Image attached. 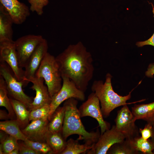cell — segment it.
Here are the masks:
<instances>
[{
    "instance_id": "cell-20",
    "label": "cell",
    "mask_w": 154,
    "mask_h": 154,
    "mask_svg": "<svg viewBox=\"0 0 154 154\" xmlns=\"http://www.w3.org/2000/svg\"><path fill=\"white\" fill-rule=\"evenodd\" d=\"M0 129L18 140L24 141L27 139L22 132L16 119L0 121Z\"/></svg>"
},
{
    "instance_id": "cell-33",
    "label": "cell",
    "mask_w": 154,
    "mask_h": 154,
    "mask_svg": "<svg viewBox=\"0 0 154 154\" xmlns=\"http://www.w3.org/2000/svg\"><path fill=\"white\" fill-rule=\"evenodd\" d=\"M145 75L147 77L153 78L154 75V63L150 64L148 66L147 70L145 72Z\"/></svg>"
},
{
    "instance_id": "cell-5",
    "label": "cell",
    "mask_w": 154,
    "mask_h": 154,
    "mask_svg": "<svg viewBox=\"0 0 154 154\" xmlns=\"http://www.w3.org/2000/svg\"><path fill=\"white\" fill-rule=\"evenodd\" d=\"M0 62V75L5 81L8 94L11 98L23 103L28 109L33 99L26 95L23 90V86H26L28 83L26 81H18L8 65L4 62Z\"/></svg>"
},
{
    "instance_id": "cell-2",
    "label": "cell",
    "mask_w": 154,
    "mask_h": 154,
    "mask_svg": "<svg viewBox=\"0 0 154 154\" xmlns=\"http://www.w3.org/2000/svg\"><path fill=\"white\" fill-rule=\"evenodd\" d=\"M77 100L73 98L64 101L65 116L62 130V134L66 140L73 134L79 135L78 140H83L85 143L90 145L95 143L101 134L98 129L96 132H89L85 129L81 119V116L77 108Z\"/></svg>"
},
{
    "instance_id": "cell-3",
    "label": "cell",
    "mask_w": 154,
    "mask_h": 154,
    "mask_svg": "<svg viewBox=\"0 0 154 154\" xmlns=\"http://www.w3.org/2000/svg\"><path fill=\"white\" fill-rule=\"evenodd\" d=\"M112 77V75L108 73L104 83L102 80H95L91 86L92 91L99 100L104 118L108 117L113 110L119 106L134 103H126L131 98L132 91L128 95L124 96H120L114 92L111 83Z\"/></svg>"
},
{
    "instance_id": "cell-25",
    "label": "cell",
    "mask_w": 154,
    "mask_h": 154,
    "mask_svg": "<svg viewBox=\"0 0 154 154\" xmlns=\"http://www.w3.org/2000/svg\"><path fill=\"white\" fill-rule=\"evenodd\" d=\"M133 142L138 151L144 154H154L153 146L150 139H145L139 136L135 138Z\"/></svg>"
},
{
    "instance_id": "cell-4",
    "label": "cell",
    "mask_w": 154,
    "mask_h": 154,
    "mask_svg": "<svg viewBox=\"0 0 154 154\" xmlns=\"http://www.w3.org/2000/svg\"><path fill=\"white\" fill-rule=\"evenodd\" d=\"M35 76L43 78L51 98L61 89L62 79L56 57L47 52L37 71Z\"/></svg>"
},
{
    "instance_id": "cell-15",
    "label": "cell",
    "mask_w": 154,
    "mask_h": 154,
    "mask_svg": "<svg viewBox=\"0 0 154 154\" xmlns=\"http://www.w3.org/2000/svg\"><path fill=\"white\" fill-rule=\"evenodd\" d=\"M48 119L31 121L21 131L27 139L33 141L46 142V135L48 131Z\"/></svg>"
},
{
    "instance_id": "cell-23",
    "label": "cell",
    "mask_w": 154,
    "mask_h": 154,
    "mask_svg": "<svg viewBox=\"0 0 154 154\" xmlns=\"http://www.w3.org/2000/svg\"><path fill=\"white\" fill-rule=\"evenodd\" d=\"M65 114L64 106H59L53 114L48 124V131L52 132H62Z\"/></svg>"
},
{
    "instance_id": "cell-19",
    "label": "cell",
    "mask_w": 154,
    "mask_h": 154,
    "mask_svg": "<svg viewBox=\"0 0 154 154\" xmlns=\"http://www.w3.org/2000/svg\"><path fill=\"white\" fill-rule=\"evenodd\" d=\"M46 141L52 150L51 154H60L65 148L66 142L62 132H52L48 131L46 135Z\"/></svg>"
},
{
    "instance_id": "cell-6",
    "label": "cell",
    "mask_w": 154,
    "mask_h": 154,
    "mask_svg": "<svg viewBox=\"0 0 154 154\" xmlns=\"http://www.w3.org/2000/svg\"><path fill=\"white\" fill-rule=\"evenodd\" d=\"M62 83L61 89L51 98L50 104L49 121L55 110L63 102L72 98L81 101L85 99L84 92L79 89L68 78L65 76H62Z\"/></svg>"
},
{
    "instance_id": "cell-27",
    "label": "cell",
    "mask_w": 154,
    "mask_h": 154,
    "mask_svg": "<svg viewBox=\"0 0 154 154\" xmlns=\"http://www.w3.org/2000/svg\"><path fill=\"white\" fill-rule=\"evenodd\" d=\"M50 112V104H47L30 111V121L39 119H48Z\"/></svg>"
},
{
    "instance_id": "cell-16",
    "label": "cell",
    "mask_w": 154,
    "mask_h": 154,
    "mask_svg": "<svg viewBox=\"0 0 154 154\" xmlns=\"http://www.w3.org/2000/svg\"><path fill=\"white\" fill-rule=\"evenodd\" d=\"M13 22L8 13L0 4V44L12 43Z\"/></svg>"
},
{
    "instance_id": "cell-28",
    "label": "cell",
    "mask_w": 154,
    "mask_h": 154,
    "mask_svg": "<svg viewBox=\"0 0 154 154\" xmlns=\"http://www.w3.org/2000/svg\"><path fill=\"white\" fill-rule=\"evenodd\" d=\"M15 137L8 135L6 138L1 142L4 154H9L14 149L18 147L19 143Z\"/></svg>"
},
{
    "instance_id": "cell-1",
    "label": "cell",
    "mask_w": 154,
    "mask_h": 154,
    "mask_svg": "<svg viewBox=\"0 0 154 154\" xmlns=\"http://www.w3.org/2000/svg\"><path fill=\"white\" fill-rule=\"evenodd\" d=\"M56 58L62 77L68 78L80 90L86 91L93 76L91 53L81 42L69 45Z\"/></svg>"
},
{
    "instance_id": "cell-7",
    "label": "cell",
    "mask_w": 154,
    "mask_h": 154,
    "mask_svg": "<svg viewBox=\"0 0 154 154\" xmlns=\"http://www.w3.org/2000/svg\"><path fill=\"white\" fill-rule=\"evenodd\" d=\"M44 38L40 35H28L14 41L20 66L25 68L31 55Z\"/></svg>"
},
{
    "instance_id": "cell-31",
    "label": "cell",
    "mask_w": 154,
    "mask_h": 154,
    "mask_svg": "<svg viewBox=\"0 0 154 154\" xmlns=\"http://www.w3.org/2000/svg\"><path fill=\"white\" fill-rule=\"evenodd\" d=\"M19 148L20 154H39L26 145L24 142L19 143Z\"/></svg>"
},
{
    "instance_id": "cell-26",
    "label": "cell",
    "mask_w": 154,
    "mask_h": 154,
    "mask_svg": "<svg viewBox=\"0 0 154 154\" xmlns=\"http://www.w3.org/2000/svg\"><path fill=\"white\" fill-rule=\"evenodd\" d=\"M25 144L40 154H51L52 150L46 142L33 141L27 139L23 141Z\"/></svg>"
},
{
    "instance_id": "cell-17",
    "label": "cell",
    "mask_w": 154,
    "mask_h": 154,
    "mask_svg": "<svg viewBox=\"0 0 154 154\" xmlns=\"http://www.w3.org/2000/svg\"><path fill=\"white\" fill-rule=\"evenodd\" d=\"M131 112L136 120L142 119L153 124L154 120V102L147 104H135Z\"/></svg>"
},
{
    "instance_id": "cell-18",
    "label": "cell",
    "mask_w": 154,
    "mask_h": 154,
    "mask_svg": "<svg viewBox=\"0 0 154 154\" xmlns=\"http://www.w3.org/2000/svg\"><path fill=\"white\" fill-rule=\"evenodd\" d=\"M10 100L16 116V120L21 129H23L29 124L30 111L21 102L11 98Z\"/></svg>"
},
{
    "instance_id": "cell-8",
    "label": "cell",
    "mask_w": 154,
    "mask_h": 154,
    "mask_svg": "<svg viewBox=\"0 0 154 154\" xmlns=\"http://www.w3.org/2000/svg\"><path fill=\"white\" fill-rule=\"evenodd\" d=\"M127 105L123 106L117 112L115 120L117 130L122 133L126 139L131 141L140 136L139 129L136 125V121Z\"/></svg>"
},
{
    "instance_id": "cell-14",
    "label": "cell",
    "mask_w": 154,
    "mask_h": 154,
    "mask_svg": "<svg viewBox=\"0 0 154 154\" xmlns=\"http://www.w3.org/2000/svg\"><path fill=\"white\" fill-rule=\"evenodd\" d=\"M0 2L6 10L14 24L21 25L30 14L27 6L18 0H0Z\"/></svg>"
},
{
    "instance_id": "cell-32",
    "label": "cell",
    "mask_w": 154,
    "mask_h": 154,
    "mask_svg": "<svg viewBox=\"0 0 154 154\" xmlns=\"http://www.w3.org/2000/svg\"><path fill=\"white\" fill-rule=\"evenodd\" d=\"M136 45L138 47H142L146 45H150L154 47V32L149 39L144 41L138 42Z\"/></svg>"
},
{
    "instance_id": "cell-12",
    "label": "cell",
    "mask_w": 154,
    "mask_h": 154,
    "mask_svg": "<svg viewBox=\"0 0 154 154\" xmlns=\"http://www.w3.org/2000/svg\"><path fill=\"white\" fill-rule=\"evenodd\" d=\"M48 47L47 41L44 38L37 46L24 68L25 80L28 83L30 80L35 76L37 71L48 52Z\"/></svg>"
},
{
    "instance_id": "cell-21",
    "label": "cell",
    "mask_w": 154,
    "mask_h": 154,
    "mask_svg": "<svg viewBox=\"0 0 154 154\" xmlns=\"http://www.w3.org/2000/svg\"><path fill=\"white\" fill-rule=\"evenodd\" d=\"M94 144L90 145L85 143L84 144H81L77 139L75 140L70 138L66 141L65 147L60 154H80L86 153L93 148Z\"/></svg>"
},
{
    "instance_id": "cell-38",
    "label": "cell",
    "mask_w": 154,
    "mask_h": 154,
    "mask_svg": "<svg viewBox=\"0 0 154 154\" xmlns=\"http://www.w3.org/2000/svg\"><path fill=\"white\" fill-rule=\"evenodd\" d=\"M153 124H154V120L153 122Z\"/></svg>"
},
{
    "instance_id": "cell-9",
    "label": "cell",
    "mask_w": 154,
    "mask_h": 154,
    "mask_svg": "<svg viewBox=\"0 0 154 154\" xmlns=\"http://www.w3.org/2000/svg\"><path fill=\"white\" fill-rule=\"evenodd\" d=\"M78 110L81 117L90 116L97 121L100 128L101 134L110 128V123L104 119L99 100L94 92L89 94L87 100L81 105Z\"/></svg>"
},
{
    "instance_id": "cell-36",
    "label": "cell",
    "mask_w": 154,
    "mask_h": 154,
    "mask_svg": "<svg viewBox=\"0 0 154 154\" xmlns=\"http://www.w3.org/2000/svg\"><path fill=\"white\" fill-rule=\"evenodd\" d=\"M19 154V147L14 149L9 154Z\"/></svg>"
},
{
    "instance_id": "cell-37",
    "label": "cell",
    "mask_w": 154,
    "mask_h": 154,
    "mask_svg": "<svg viewBox=\"0 0 154 154\" xmlns=\"http://www.w3.org/2000/svg\"><path fill=\"white\" fill-rule=\"evenodd\" d=\"M0 154H4V152L1 145L0 144Z\"/></svg>"
},
{
    "instance_id": "cell-35",
    "label": "cell",
    "mask_w": 154,
    "mask_h": 154,
    "mask_svg": "<svg viewBox=\"0 0 154 154\" xmlns=\"http://www.w3.org/2000/svg\"><path fill=\"white\" fill-rule=\"evenodd\" d=\"M150 140L153 146V152L154 153V124H153V125L152 133Z\"/></svg>"
},
{
    "instance_id": "cell-13",
    "label": "cell",
    "mask_w": 154,
    "mask_h": 154,
    "mask_svg": "<svg viewBox=\"0 0 154 154\" xmlns=\"http://www.w3.org/2000/svg\"><path fill=\"white\" fill-rule=\"evenodd\" d=\"M44 81L43 78L37 76L29 81L33 84L30 88L36 92L35 96L28 108L30 111L45 105L50 104L51 102V98L47 86L44 84Z\"/></svg>"
},
{
    "instance_id": "cell-30",
    "label": "cell",
    "mask_w": 154,
    "mask_h": 154,
    "mask_svg": "<svg viewBox=\"0 0 154 154\" xmlns=\"http://www.w3.org/2000/svg\"><path fill=\"white\" fill-rule=\"evenodd\" d=\"M153 125L151 123H147L143 129L139 128V133L143 138L148 139L151 138L152 133Z\"/></svg>"
},
{
    "instance_id": "cell-11",
    "label": "cell",
    "mask_w": 154,
    "mask_h": 154,
    "mask_svg": "<svg viewBox=\"0 0 154 154\" xmlns=\"http://www.w3.org/2000/svg\"><path fill=\"white\" fill-rule=\"evenodd\" d=\"M0 62H4L8 65L18 81L27 83L25 80L24 70L19 64L14 42L0 44Z\"/></svg>"
},
{
    "instance_id": "cell-34",
    "label": "cell",
    "mask_w": 154,
    "mask_h": 154,
    "mask_svg": "<svg viewBox=\"0 0 154 154\" xmlns=\"http://www.w3.org/2000/svg\"><path fill=\"white\" fill-rule=\"evenodd\" d=\"M10 119L8 113L4 110H0V119L1 120H7Z\"/></svg>"
},
{
    "instance_id": "cell-29",
    "label": "cell",
    "mask_w": 154,
    "mask_h": 154,
    "mask_svg": "<svg viewBox=\"0 0 154 154\" xmlns=\"http://www.w3.org/2000/svg\"><path fill=\"white\" fill-rule=\"evenodd\" d=\"M30 4V11L35 12L38 15L43 13V8L49 2L48 0H28Z\"/></svg>"
},
{
    "instance_id": "cell-10",
    "label": "cell",
    "mask_w": 154,
    "mask_h": 154,
    "mask_svg": "<svg viewBox=\"0 0 154 154\" xmlns=\"http://www.w3.org/2000/svg\"><path fill=\"white\" fill-rule=\"evenodd\" d=\"M125 135L118 131L115 125L101 134L93 148L86 153L88 154H106L114 144L125 139Z\"/></svg>"
},
{
    "instance_id": "cell-22",
    "label": "cell",
    "mask_w": 154,
    "mask_h": 154,
    "mask_svg": "<svg viewBox=\"0 0 154 154\" xmlns=\"http://www.w3.org/2000/svg\"><path fill=\"white\" fill-rule=\"evenodd\" d=\"M133 141L125 139L121 142L114 144L109 149L107 154H139V151L136 149L134 145Z\"/></svg>"
},
{
    "instance_id": "cell-24",
    "label": "cell",
    "mask_w": 154,
    "mask_h": 154,
    "mask_svg": "<svg viewBox=\"0 0 154 154\" xmlns=\"http://www.w3.org/2000/svg\"><path fill=\"white\" fill-rule=\"evenodd\" d=\"M8 94L5 81L0 75V106L5 107L8 112L10 119H13L15 114Z\"/></svg>"
}]
</instances>
